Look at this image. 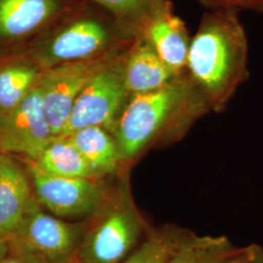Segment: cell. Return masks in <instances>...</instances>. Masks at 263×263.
<instances>
[{
	"label": "cell",
	"mask_w": 263,
	"mask_h": 263,
	"mask_svg": "<svg viewBox=\"0 0 263 263\" xmlns=\"http://www.w3.org/2000/svg\"><path fill=\"white\" fill-rule=\"evenodd\" d=\"M208 109L185 72L158 90L131 96L112 132L122 159H134L154 141L179 135Z\"/></svg>",
	"instance_id": "cell-1"
},
{
	"label": "cell",
	"mask_w": 263,
	"mask_h": 263,
	"mask_svg": "<svg viewBox=\"0 0 263 263\" xmlns=\"http://www.w3.org/2000/svg\"><path fill=\"white\" fill-rule=\"evenodd\" d=\"M248 41L231 11L206 13L190 41L186 70L210 108L220 109L247 71Z\"/></svg>",
	"instance_id": "cell-2"
},
{
	"label": "cell",
	"mask_w": 263,
	"mask_h": 263,
	"mask_svg": "<svg viewBox=\"0 0 263 263\" xmlns=\"http://www.w3.org/2000/svg\"><path fill=\"white\" fill-rule=\"evenodd\" d=\"M126 186L107 197L84 232L76 253L80 263H121L135 250L143 220Z\"/></svg>",
	"instance_id": "cell-3"
},
{
	"label": "cell",
	"mask_w": 263,
	"mask_h": 263,
	"mask_svg": "<svg viewBox=\"0 0 263 263\" xmlns=\"http://www.w3.org/2000/svg\"><path fill=\"white\" fill-rule=\"evenodd\" d=\"M127 50L104 65L86 84L61 136L94 126L102 127L112 134L118 118L131 98L124 76V57Z\"/></svg>",
	"instance_id": "cell-4"
},
{
	"label": "cell",
	"mask_w": 263,
	"mask_h": 263,
	"mask_svg": "<svg viewBox=\"0 0 263 263\" xmlns=\"http://www.w3.org/2000/svg\"><path fill=\"white\" fill-rule=\"evenodd\" d=\"M83 235V226L44 213L34 196L8 244L10 250L30 254L42 262L66 263L76 256Z\"/></svg>",
	"instance_id": "cell-5"
},
{
	"label": "cell",
	"mask_w": 263,
	"mask_h": 263,
	"mask_svg": "<svg viewBox=\"0 0 263 263\" xmlns=\"http://www.w3.org/2000/svg\"><path fill=\"white\" fill-rule=\"evenodd\" d=\"M124 51L118 49L92 60L64 64L41 71L38 85L54 137L65 131L76 100L90 79Z\"/></svg>",
	"instance_id": "cell-6"
},
{
	"label": "cell",
	"mask_w": 263,
	"mask_h": 263,
	"mask_svg": "<svg viewBox=\"0 0 263 263\" xmlns=\"http://www.w3.org/2000/svg\"><path fill=\"white\" fill-rule=\"evenodd\" d=\"M115 33L103 21L80 18L59 30L38 50L36 66L47 69L64 64L82 62L121 49Z\"/></svg>",
	"instance_id": "cell-7"
},
{
	"label": "cell",
	"mask_w": 263,
	"mask_h": 263,
	"mask_svg": "<svg viewBox=\"0 0 263 263\" xmlns=\"http://www.w3.org/2000/svg\"><path fill=\"white\" fill-rule=\"evenodd\" d=\"M34 196L53 215L65 218L94 216L108 194L100 179L63 178L46 174L27 160Z\"/></svg>",
	"instance_id": "cell-8"
},
{
	"label": "cell",
	"mask_w": 263,
	"mask_h": 263,
	"mask_svg": "<svg viewBox=\"0 0 263 263\" xmlns=\"http://www.w3.org/2000/svg\"><path fill=\"white\" fill-rule=\"evenodd\" d=\"M54 138L38 84L17 106L0 113V154L33 159Z\"/></svg>",
	"instance_id": "cell-9"
},
{
	"label": "cell",
	"mask_w": 263,
	"mask_h": 263,
	"mask_svg": "<svg viewBox=\"0 0 263 263\" xmlns=\"http://www.w3.org/2000/svg\"><path fill=\"white\" fill-rule=\"evenodd\" d=\"M30 178L10 155L0 154V237L9 240L34 197Z\"/></svg>",
	"instance_id": "cell-10"
},
{
	"label": "cell",
	"mask_w": 263,
	"mask_h": 263,
	"mask_svg": "<svg viewBox=\"0 0 263 263\" xmlns=\"http://www.w3.org/2000/svg\"><path fill=\"white\" fill-rule=\"evenodd\" d=\"M179 76L142 36L135 38L124 57L125 82L131 96L158 90Z\"/></svg>",
	"instance_id": "cell-11"
},
{
	"label": "cell",
	"mask_w": 263,
	"mask_h": 263,
	"mask_svg": "<svg viewBox=\"0 0 263 263\" xmlns=\"http://www.w3.org/2000/svg\"><path fill=\"white\" fill-rule=\"evenodd\" d=\"M141 36L149 42L173 71L177 74L185 72L191 39L183 21L173 10L153 20Z\"/></svg>",
	"instance_id": "cell-12"
},
{
	"label": "cell",
	"mask_w": 263,
	"mask_h": 263,
	"mask_svg": "<svg viewBox=\"0 0 263 263\" xmlns=\"http://www.w3.org/2000/svg\"><path fill=\"white\" fill-rule=\"evenodd\" d=\"M60 9L59 0H0V39L15 41L28 36Z\"/></svg>",
	"instance_id": "cell-13"
},
{
	"label": "cell",
	"mask_w": 263,
	"mask_h": 263,
	"mask_svg": "<svg viewBox=\"0 0 263 263\" xmlns=\"http://www.w3.org/2000/svg\"><path fill=\"white\" fill-rule=\"evenodd\" d=\"M62 137L71 141L99 178L116 172L123 161L114 136L102 127H86Z\"/></svg>",
	"instance_id": "cell-14"
},
{
	"label": "cell",
	"mask_w": 263,
	"mask_h": 263,
	"mask_svg": "<svg viewBox=\"0 0 263 263\" xmlns=\"http://www.w3.org/2000/svg\"><path fill=\"white\" fill-rule=\"evenodd\" d=\"M26 160L52 176L101 179L66 137H55L33 159Z\"/></svg>",
	"instance_id": "cell-15"
},
{
	"label": "cell",
	"mask_w": 263,
	"mask_h": 263,
	"mask_svg": "<svg viewBox=\"0 0 263 263\" xmlns=\"http://www.w3.org/2000/svg\"><path fill=\"white\" fill-rule=\"evenodd\" d=\"M236 249L224 236L175 232L167 263H226Z\"/></svg>",
	"instance_id": "cell-16"
},
{
	"label": "cell",
	"mask_w": 263,
	"mask_h": 263,
	"mask_svg": "<svg viewBox=\"0 0 263 263\" xmlns=\"http://www.w3.org/2000/svg\"><path fill=\"white\" fill-rule=\"evenodd\" d=\"M115 16L133 37L141 36L151 22L173 10L170 0H92Z\"/></svg>",
	"instance_id": "cell-17"
},
{
	"label": "cell",
	"mask_w": 263,
	"mask_h": 263,
	"mask_svg": "<svg viewBox=\"0 0 263 263\" xmlns=\"http://www.w3.org/2000/svg\"><path fill=\"white\" fill-rule=\"evenodd\" d=\"M41 71L36 65L26 63L0 66V113L17 106L31 92Z\"/></svg>",
	"instance_id": "cell-18"
},
{
	"label": "cell",
	"mask_w": 263,
	"mask_h": 263,
	"mask_svg": "<svg viewBox=\"0 0 263 263\" xmlns=\"http://www.w3.org/2000/svg\"><path fill=\"white\" fill-rule=\"evenodd\" d=\"M175 231L155 232L121 263H167Z\"/></svg>",
	"instance_id": "cell-19"
},
{
	"label": "cell",
	"mask_w": 263,
	"mask_h": 263,
	"mask_svg": "<svg viewBox=\"0 0 263 263\" xmlns=\"http://www.w3.org/2000/svg\"><path fill=\"white\" fill-rule=\"evenodd\" d=\"M226 263H263V249L255 244L237 248Z\"/></svg>",
	"instance_id": "cell-20"
},
{
	"label": "cell",
	"mask_w": 263,
	"mask_h": 263,
	"mask_svg": "<svg viewBox=\"0 0 263 263\" xmlns=\"http://www.w3.org/2000/svg\"><path fill=\"white\" fill-rule=\"evenodd\" d=\"M0 263H44L39 260L36 257L30 255V254H25L17 252L14 250H10L9 253L6 254L1 260Z\"/></svg>",
	"instance_id": "cell-21"
},
{
	"label": "cell",
	"mask_w": 263,
	"mask_h": 263,
	"mask_svg": "<svg viewBox=\"0 0 263 263\" xmlns=\"http://www.w3.org/2000/svg\"><path fill=\"white\" fill-rule=\"evenodd\" d=\"M204 1L217 6H231V5L263 6V0H204Z\"/></svg>",
	"instance_id": "cell-22"
},
{
	"label": "cell",
	"mask_w": 263,
	"mask_h": 263,
	"mask_svg": "<svg viewBox=\"0 0 263 263\" xmlns=\"http://www.w3.org/2000/svg\"><path fill=\"white\" fill-rule=\"evenodd\" d=\"M9 253V244L8 241L0 237V260Z\"/></svg>",
	"instance_id": "cell-23"
},
{
	"label": "cell",
	"mask_w": 263,
	"mask_h": 263,
	"mask_svg": "<svg viewBox=\"0 0 263 263\" xmlns=\"http://www.w3.org/2000/svg\"><path fill=\"white\" fill-rule=\"evenodd\" d=\"M66 263H80L79 261H78V259L76 258V256H74V257H72L70 260H68L67 262Z\"/></svg>",
	"instance_id": "cell-24"
}]
</instances>
